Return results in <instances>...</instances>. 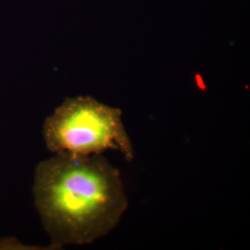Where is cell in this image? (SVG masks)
I'll list each match as a JSON object with an SVG mask.
<instances>
[{"instance_id":"7a4b0ae2","label":"cell","mask_w":250,"mask_h":250,"mask_svg":"<svg viewBox=\"0 0 250 250\" xmlns=\"http://www.w3.org/2000/svg\"><path fill=\"white\" fill-rule=\"evenodd\" d=\"M43 137L46 147L54 154L89 156L113 149L128 162L134 157L121 110L91 97L66 99L45 120Z\"/></svg>"},{"instance_id":"6da1fadb","label":"cell","mask_w":250,"mask_h":250,"mask_svg":"<svg viewBox=\"0 0 250 250\" xmlns=\"http://www.w3.org/2000/svg\"><path fill=\"white\" fill-rule=\"evenodd\" d=\"M33 193L53 250L105 236L128 205L119 171L101 154H58L41 161Z\"/></svg>"}]
</instances>
